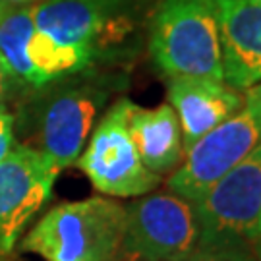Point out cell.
Segmentation results:
<instances>
[{"label":"cell","mask_w":261,"mask_h":261,"mask_svg":"<svg viewBox=\"0 0 261 261\" xmlns=\"http://www.w3.org/2000/svg\"><path fill=\"white\" fill-rule=\"evenodd\" d=\"M126 207L107 199L89 197L53 207L21 248L47 261H114L122 252Z\"/></svg>","instance_id":"1"},{"label":"cell","mask_w":261,"mask_h":261,"mask_svg":"<svg viewBox=\"0 0 261 261\" xmlns=\"http://www.w3.org/2000/svg\"><path fill=\"white\" fill-rule=\"evenodd\" d=\"M149 50L168 80L224 82L221 31L213 0H163L151 25Z\"/></svg>","instance_id":"2"},{"label":"cell","mask_w":261,"mask_h":261,"mask_svg":"<svg viewBox=\"0 0 261 261\" xmlns=\"http://www.w3.org/2000/svg\"><path fill=\"white\" fill-rule=\"evenodd\" d=\"M261 143V85L244 91V103L186 151V161L168 180L172 194L190 203L201 199L217 180Z\"/></svg>","instance_id":"3"},{"label":"cell","mask_w":261,"mask_h":261,"mask_svg":"<svg viewBox=\"0 0 261 261\" xmlns=\"http://www.w3.org/2000/svg\"><path fill=\"white\" fill-rule=\"evenodd\" d=\"M192 205L197 246H250L261 232V143Z\"/></svg>","instance_id":"4"},{"label":"cell","mask_w":261,"mask_h":261,"mask_svg":"<svg viewBox=\"0 0 261 261\" xmlns=\"http://www.w3.org/2000/svg\"><path fill=\"white\" fill-rule=\"evenodd\" d=\"M132 105L130 99H120L114 105L93 132L85 153L75 161L101 194L138 197L149 194L161 182L159 174L141 163L130 138L128 116Z\"/></svg>","instance_id":"5"},{"label":"cell","mask_w":261,"mask_h":261,"mask_svg":"<svg viewBox=\"0 0 261 261\" xmlns=\"http://www.w3.org/2000/svg\"><path fill=\"white\" fill-rule=\"evenodd\" d=\"M194 205L176 194H151L126 207L122 252L140 261H170L196 250Z\"/></svg>","instance_id":"6"},{"label":"cell","mask_w":261,"mask_h":261,"mask_svg":"<svg viewBox=\"0 0 261 261\" xmlns=\"http://www.w3.org/2000/svg\"><path fill=\"white\" fill-rule=\"evenodd\" d=\"M58 172L43 151L29 147L12 149L0 161V255L12 252L25 224L45 205Z\"/></svg>","instance_id":"7"},{"label":"cell","mask_w":261,"mask_h":261,"mask_svg":"<svg viewBox=\"0 0 261 261\" xmlns=\"http://www.w3.org/2000/svg\"><path fill=\"white\" fill-rule=\"evenodd\" d=\"M224 84L246 91L261 84V4L253 0H213Z\"/></svg>","instance_id":"8"},{"label":"cell","mask_w":261,"mask_h":261,"mask_svg":"<svg viewBox=\"0 0 261 261\" xmlns=\"http://www.w3.org/2000/svg\"><path fill=\"white\" fill-rule=\"evenodd\" d=\"M103 99L93 87H72L56 93L47 105L41 118L43 153L58 170L80 159Z\"/></svg>","instance_id":"9"},{"label":"cell","mask_w":261,"mask_h":261,"mask_svg":"<svg viewBox=\"0 0 261 261\" xmlns=\"http://www.w3.org/2000/svg\"><path fill=\"white\" fill-rule=\"evenodd\" d=\"M168 101L180 122L186 153L207 132H211L215 126L240 111L244 91L232 89L224 82L199 77H170Z\"/></svg>","instance_id":"10"},{"label":"cell","mask_w":261,"mask_h":261,"mask_svg":"<svg viewBox=\"0 0 261 261\" xmlns=\"http://www.w3.org/2000/svg\"><path fill=\"white\" fill-rule=\"evenodd\" d=\"M124 0H45L31 8L39 33L93 58L101 37Z\"/></svg>","instance_id":"11"},{"label":"cell","mask_w":261,"mask_h":261,"mask_svg":"<svg viewBox=\"0 0 261 261\" xmlns=\"http://www.w3.org/2000/svg\"><path fill=\"white\" fill-rule=\"evenodd\" d=\"M128 132L140 153L141 163L155 174L170 172L182 163L184 143L174 109L161 105L157 109H141L132 105Z\"/></svg>","instance_id":"12"},{"label":"cell","mask_w":261,"mask_h":261,"mask_svg":"<svg viewBox=\"0 0 261 261\" xmlns=\"http://www.w3.org/2000/svg\"><path fill=\"white\" fill-rule=\"evenodd\" d=\"M35 31L31 8H6L0 16V62L10 77L41 87L37 72L29 62L28 43Z\"/></svg>","instance_id":"13"},{"label":"cell","mask_w":261,"mask_h":261,"mask_svg":"<svg viewBox=\"0 0 261 261\" xmlns=\"http://www.w3.org/2000/svg\"><path fill=\"white\" fill-rule=\"evenodd\" d=\"M170 261H257L250 246H196V250Z\"/></svg>","instance_id":"14"},{"label":"cell","mask_w":261,"mask_h":261,"mask_svg":"<svg viewBox=\"0 0 261 261\" xmlns=\"http://www.w3.org/2000/svg\"><path fill=\"white\" fill-rule=\"evenodd\" d=\"M12 151V116L0 109V161Z\"/></svg>","instance_id":"15"},{"label":"cell","mask_w":261,"mask_h":261,"mask_svg":"<svg viewBox=\"0 0 261 261\" xmlns=\"http://www.w3.org/2000/svg\"><path fill=\"white\" fill-rule=\"evenodd\" d=\"M250 248H252L253 255H255V259L261 261V234H257L255 238L252 240V244H250Z\"/></svg>","instance_id":"16"},{"label":"cell","mask_w":261,"mask_h":261,"mask_svg":"<svg viewBox=\"0 0 261 261\" xmlns=\"http://www.w3.org/2000/svg\"><path fill=\"white\" fill-rule=\"evenodd\" d=\"M8 77L10 75H8V72H6V68L0 62V99H2V95L6 91V80H8Z\"/></svg>","instance_id":"17"},{"label":"cell","mask_w":261,"mask_h":261,"mask_svg":"<svg viewBox=\"0 0 261 261\" xmlns=\"http://www.w3.org/2000/svg\"><path fill=\"white\" fill-rule=\"evenodd\" d=\"M6 8H8V0H0V16L6 12Z\"/></svg>","instance_id":"18"},{"label":"cell","mask_w":261,"mask_h":261,"mask_svg":"<svg viewBox=\"0 0 261 261\" xmlns=\"http://www.w3.org/2000/svg\"><path fill=\"white\" fill-rule=\"evenodd\" d=\"M128 261H140V259H136V257H130V259H128Z\"/></svg>","instance_id":"19"},{"label":"cell","mask_w":261,"mask_h":261,"mask_svg":"<svg viewBox=\"0 0 261 261\" xmlns=\"http://www.w3.org/2000/svg\"><path fill=\"white\" fill-rule=\"evenodd\" d=\"M253 2H259V4H261V0H253Z\"/></svg>","instance_id":"20"},{"label":"cell","mask_w":261,"mask_h":261,"mask_svg":"<svg viewBox=\"0 0 261 261\" xmlns=\"http://www.w3.org/2000/svg\"><path fill=\"white\" fill-rule=\"evenodd\" d=\"M259 85H261V84H259Z\"/></svg>","instance_id":"21"}]
</instances>
